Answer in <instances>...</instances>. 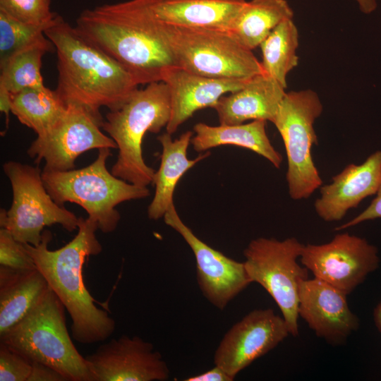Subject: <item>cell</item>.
<instances>
[{
	"label": "cell",
	"mask_w": 381,
	"mask_h": 381,
	"mask_svg": "<svg viewBox=\"0 0 381 381\" xmlns=\"http://www.w3.org/2000/svg\"><path fill=\"white\" fill-rule=\"evenodd\" d=\"M303 247L294 237L283 241L260 237L243 250V262L251 282L259 284L272 296L294 337L298 335L299 285L308 278V270L297 262Z\"/></svg>",
	"instance_id": "cell-10"
},
{
	"label": "cell",
	"mask_w": 381,
	"mask_h": 381,
	"mask_svg": "<svg viewBox=\"0 0 381 381\" xmlns=\"http://www.w3.org/2000/svg\"><path fill=\"white\" fill-rule=\"evenodd\" d=\"M32 363L6 344H0V381H28Z\"/></svg>",
	"instance_id": "cell-31"
},
{
	"label": "cell",
	"mask_w": 381,
	"mask_h": 381,
	"mask_svg": "<svg viewBox=\"0 0 381 381\" xmlns=\"http://www.w3.org/2000/svg\"><path fill=\"white\" fill-rule=\"evenodd\" d=\"M0 11L30 25H50L57 13L51 11V0H0Z\"/></svg>",
	"instance_id": "cell-29"
},
{
	"label": "cell",
	"mask_w": 381,
	"mask_h": 381,
	"mask_svg": "<svg viewBox=\"0 0 381 381\" xmlns=\"http://www.w3.org/2000/svg\"><path fill=\"white\" fill-rule=\"evenodd\" d=\"M93 381H165L169 368L153 344L122 335L85 356Z\"/></svg>",
	"instance_id": "cell-15"
},
{
	"label": "cell",
	"mask_w": 381,
	"mask_h": 381,
	"mask_svg": "<svg viewBox=\"0 0 381 381\" xmlns=\"http://www.w3.org/2000/svg\"><path fill=\"white\" fill-rule=\"evenodd\" d=\"M49 289L37 267L18 270L0 265V335L24 318Z\"/></svg>",
	"instance_id": "cell-22"
},
{
	"label": "cell",
	"mask_w": 381,
	"mask_h": 381,
	"mask_svg": "<svg viewBox=\"0 0 381 381\" xmlns=\"http://www.w3.org/2000/svg\"><path fill=\"white\" fill-rule=\"evenodd\" d=\"M52 25L26 24L0 11V62L20 50L46 40L44 31Z\"/></svg>",
	"instance_id": "cell-28"
},
{
	"label": "cell",
	"mask_w": 381,
	"mask_h": 381,
	"mask_svg": "<svg viewBox=\"0 0 381 381\" xmlns=\"http://www.w3.org/2000/svg\"><path fill=\"white\" fill-rule=\"evenodd\" d=\"M170 115V92L163 81L138 88L119 109L106 114L102 129L119 149L111 171L115 176L140 186L152 183L155 170L143 159V140L147 132L157 133L166 127Z\"/></svg>",
	"instance_id": "cell-4"
},
{
	"label": "cell",
	"mask_w": 381,
	"mask_h": 381,
	"mask_svg": "<svg viewBox=\"0 0 381 381\" xmlns=\"http://www.w3.org/2000/svg\"><path fill=\"white\" fill-rule=\"evenodd\" d=\"M293 18V9L286 0L246 1L229 32L253 51L279 23Z\"/></svg>",
	"instance_id": "cell-24"
},
{
	"label": "cell",
	"mask_w": 381,
	"mask_h": 381,
	"mask_svg": "<svg viewBox=\"0 0 381 381\" xmlns=\"http://www.w3.org/2000/svg\"><path fill=\"white\" fill-rule=\"evenodd\" d=\"M167 225L174 229L191 248L196 261V278L205 298L222 310L251 282L244 262L231 259L198 238L183 223L171 205L164 216Z\"/></svg>",
	"instance_id": "cell-13"
},
{
	"label": "cell",
	"mask_w": 381,
	"mask_h": 381,
	"mask_svg": "<svg viewBox=\"0 0 381 381\" xmlns=\"http://www.w3.org/2000/svg\"><path fill=\"white\" fill-rule=\"evenodd\" d=\"M3 170L11 184L13 200L9 210L1 209L0 226L16 241L37 246L44 227L56 224L69 232L78 229L79 217L52 199L38 167L8 161Z\"/></svg>",
	"instance_id": "cell-9"
},
{
	"label": "cell",
	"mask_w": 381,
	"mask_h": 381,
	"mask_svg": "<svg viewBox=\"0 0 381 381\" xmlns=\"http://www.w3.org/2000/svg\"><path fill=\"white\" fill-rule=\"evenodd\" d=\"M289 334L284 319L272 309L253 310L224 334L214 355V365L234 380L241 370Z\"/></svg>",
	"instance_id": "cell-14"
},
{
	"label": "cell",
	"mask_w": 381,
	"mask_h": 381,
	"mask_svg": "<svg viewBox=\"0 0 381 381\" xmlns=\"http://www.w3.org/2000/svg\"><path fill=\"white\" fill-rule=\"evenodd\" d=\"M299 259L314 277L346 295L363 283L380 264L376 246L347 232L335 235L326 243L303 245Z\"/></svg>",
	"instance_id": "cell-12"
},
{
	"label": "cell",
	"mask_w": 381,
	"mask_h": 381,
	"mask_svg": "<svg viewBox=\"0 0 381 381\" xmlns=\"http://www.w3.org/2000/svg\"><path fill=\"white\" fill-rule=\"evenodd\" d=\"M246 0H159L158 19L165 23L229 31Z\"/></svg>",
	"instance_id": "cell-21"
},
{
	"label": "cell",
	"mask_w": 381,
	"mask_h": 381,
	"mask_svg": "<svg viewBox=\"0 0 381 381\" xmlns=\"http://www.w3.org/2000/svg\"><path fill=\"white\" fill-rule=\"evenodd\" d=\"M97 229V223L90 218L79 217L76 235L59 249L48 248L52 235L47 230H44L38 246L23 243L49 286L68 311L72 321L73 338L82 344L103 341L116 328L115 320L106 310L96 306L97 301L84 283L85 262L90 256L97 255L102 250L95 234Z\"/></svg>",
	"instance_id": "cell-2"
},
{
	"label": "cell",
	"mask_w": 381,
	"mask_h": 381,
	"mask_svg": "<svg viewBox=\"0 0 381 381\" xmlns=\"http://www.w3.org/2000/svg\"><path fill=\"white\" fill-rule=\"evenodd\" d=\"M184 381H232L234 379L229 375L222 368L214 367L201 374L188 377Z\"/></svg>",
	"instance_id": "cell-34"
},
{
	"label": "cell",
	"mask_w": 381,
	"mask_h": 381,
	"mask_svg": "<svg viewBox=\"0 0 381 381\" xmlns=\"http://www.w3.org/2000/svg\"><path fill=\"white\" fill-rule=\"evenodd\" d=\"M359 10L364 14L373 13L377 7V0H353Z\"/></svg>",
	"instance_id": "cell-36"
},
{
	"label": "cell",
	"mask_w": 381,
	"mask_h": 381,
	"mask_svg": "<svg viewBox=\"0 0 381 381\" xmlns=\"http://www.w3.org/2000/svg\"><path fill=\"white\" fill-rule=\"evenodd\" d=\"M56 50V94L66 105L119 109L140 85L119 63L87 42L60 15L44 31Z\"/></svg>",
	"instance_id": "cell-3"
},
{
	"label": "cell",
	"mask_w": 381,
	"mask_h": 381,
	"mask_svg": "<svg viewBox=\"0 0 381 381\" xmlns=\"http://www.w3.org/2000/svg\"><path fill=\"white\" fill-rule=\"evenodd\" d=\"M176 66L213 78L249 80L263 73L253 51L228 31L190 28L162 22Z\"/></svg>",
	"instance_id": "cell-7"
},
{
	"label": "cell",
	"mask_w": 381,
	"mask_h": 381,
	"mask_svg": "<svg viewBox=\"0 0 381 381\" xmlns=\"http://www.w3.org/2000/svg\"><path fill=\"white\" fill-rule=\"evenodd\" d=\"M284 90L275 79L262 73L241 89L221 97L213 109L220 124H241L248 120L273 123Z\"/></svg>",
	"instance_id": "cell-19"
},
{
	"label": "cell",
	"mask_w": 381,
	"mask_h": 381,
	"mask_svg": "<svg viewBox=\"0 0 381 381\" xmlns=\"http://www.w3.org/2000/svg\"><path fill=\"white\" fill-rule=\"evenodd\" d=\"M110 156V148H100L96 159L83 168L42 171L44 186L56 203L79 205L105 234L113 232L121 219L116 205L150 195L147 186L131 183L109 172L107 160Z\"/></svg>",
	"instance_id": "cell-5"
},
{
	"label": "cell",
	"mask_w": 381,
	"mask_h": 381,
	"mask_svg": "<svg viewBox=\"0 0 381 381\" xmlns=\"http://www.w3.org/2000/svg\"><path fill=\"white\" fill-rule=\"evenodd\" d=\"M0 265L18 270L36 268L24 244L16 241L6 229H0Z\"/></svg>",
	"instance_id": "cell-30"
},
{
	"label": "cell",
	"mask_w": 381,
	"mask_h": 381,
	"mask_svg": "<svg viewBox=\"0 0 381 381\" xmlns=\"http://www.w3.org/2000/svg\"><path fill=\"white\" fill-rule=\"evenodd\" d=\"M0 110L5 114L8 125L9 112L11 111V93L2 86H0Z\"/></svg>",
	"instance_id": "cell-35"
},
{
	"label": "cell",
	"mask_w": 381,
	"mask_h": 381,
	"mask_svg": "<svg viewBox=\"0 0 381 381\" xmlns=\"http://www.w3.org/2000/svg\"><path fill=\"white\" fill-rule=\"evenodd\" d=\"M159 0H128L83 11L77 33L123 66L139 85L162 81L176 66L156 14Z\"/></svg>",
	"instance_id": "cell-1"
},
{
	"label": "cell",
	"mask_w": 381,
	"mask_h": 381,
	"mask_svg": "<svg viewBox=\"0 0 381 381\" xmlns=\"http://www.w3.org/2000/svg\"><path fill=\"white\" fill-rule=\"evenodd\" d=\"M381 183V151L371 154L361 164H348L320 188L314 208L325 222L340 221L349 210L367 197L375 195Z\"/></svg>",
	"instance_id": "cell-17"
},
{
	"label": "cell",
	"mask_w": 381,
	"mask_h": 381,
	"mask_svg": "<svg viewBox=\"0 0 381 381\" xmlns=\"http://www.w3.org/2000/svg\"><path fill=\"white\" fill-rule=\"evenodd\" d=\"M323 106L311 89L286 92L273 121L282 136L286 157V180L291 199H307L322 186L312 157L318 138L314 128Z\"/></svg>",
	"instance_id": "cell-8"
},
{
	"label": "cell",
	"mask_w": 381,
	"mask_h": 381,
	"mask_svg": "<svg viewBox=\"0 0 381 381\" xmlns=\"http://www.w3.org/2000/svg\"><path fill=\"white\" fill-rule=\"evenodd\" d=\"M298 30L291 18L279 23L259 46L263 73L275 79L284 89L289 73L298 64Z\"/></svg>",
	"instance_id": "cell-26"
},
{
	"label": "cell",
	"mask_w": 381,
	"mask_h": 381,
	"mask_svg": "<svg viewBox=\"0 0 381 381\" xmlns=\"http://www.w3.org/2000/svg\"><path fill=\"white\" fill-rule=\"evenodd\" d=\"M11 96V113L37 135L47 132L61 117L66 105L55 90L46 86L20 91Z\"/></svg>",
	"instance_id": "cell-25"
},
{
	"label": "cell",
	"mask_w": 381,
	"mask_h": 381,
	"mask_svg": "<svg viewBox=\"0 0 381 381\" xmlns=\"http://www.w3.org/2000/svg\"><path fill=\"white\" fill-rule=\"evenodd\" d=\"M193 136V132L188 131L175 140H172L171 134L167 132L157 137L162 151L160 165L155 171L152 181L155 192L147 209L150 219L164 217L174 204V193L180 179L188 169L210 155V152L207 151L194 159H188L187 150Z\"/></svg>",
	"instance_id": "cell-20"
},
{
	"label": "cell",
	"mask_w": 381,
	"mask_h": 381,
	"mask_svg": "<svg viewBox=\"0 0 381 381\" xmlns=\"http://www.w3.org/2000/svg\"><path fill=\"white\" fill-rule=\"evenodd\" d=\"M265 120H254L248 123L210 126L198 123L191 139L194 150L198 152L222 145H234L248 149L267 159L279 169L283 159L273 147L266 132Z\"/></svg>",
	"instance_id": "cell-23"
},
{
	"label": "cell",
	"mask_w": 381,
	"mask_h": 381,
	"mask_svg": "<svg viewBox=\"0 0 381 381\" xmlns=\"http://www.w3.org/2000/svg\"><path fill=\"white\" fill-rule=\"evenodd\" d=\"M346 296L318 278L304 279L298 289V316L318 337L333 344H342L359 327Z\"/></svg>",
	"instance_id": "cell-16"
},
{
	"label": "cell",
	"mask_w": 381,
	"mask_h": 381,
	"mask_svg": "<svg viewBox=\"0 0 381 381\" xmlns=\"http://www.w3.org/2000/svg\"><path fill=\"white\" fill-rule=\"evenodd\" d=\"M62 302L50 289L19 322L0 335L1 343L31 362L46 364L68 381H93L86 360L69 335Z\"/></svg>",
	"instance_id": "cell-6"
},
{
	"label": "cell",
	"mask_w": 381,
	"mask_h": 381,
	"mask_svg": "<svg viewBox=\"0 0 381 381\" xmlns=\"http://www.w3.org/2000/svg\"><path fill=\"white\" fill-rule=\"evenodd\" d=\"M103 122L101 114L80 106L66 105L57 121L44 134L37 135L27 154L37 164L44 160V169H73L75 159L88 150L117 148L114 140L102 131Z\"/></svg>",
	"instance_id": "cell-11"
},
{
	"label": "cell",
	"mask_w": 381,
	"mask_h": 381,
	"mask_svg": "<svg viewBox=\"0 0 381 381\" xmlns=\"http://www.w3.org/2000/svg\"><path fill=\"white\" fill-rule=\"evenodd\" d=\"M375 195L376 196L366 209L351 220L337 226L334 229L335 231L344 230L365 221L381 218V183Z\"/></svg>",
	"instance_id": "cell-32"
},
{
	"label": "cell",
	"mask_w": 381,
	"mask_h": 381,
	"mask_svg": "<svg viewBox=\"0 0 381 381\" xmlns=\"http://www.w3.org/2000/svg\"><path fill=\"white\" fill-rule=\"evenodd\" d=\"M32 371L28 381H68L56 369L39 362H32Z\"/></svg>",
	"instance_id": "cell-33"
},
{
	"label": "cell",
	"mask_w": 381,
	"mask_h": 381,
	"mask_svg": "<svg viewBox=\"0 0 381 381\" xmlns=\"http://www.w3.org/2000/svg\"><path fill=\"white\" fill-rule=\"evenodd\" d=\"M373 320L375 325L381 334V301L377 304L373 310Z\"/></svg>",
	"instance_id": "cell-37"
},
{
	"label": "cell",
	"mask_w": 381,
	"mask_h": 381,
	"mask_svg": "<svg viewBox=\"0 0 381 381\" xmlns=\"http://www.w3.org/2000/svg\"><path fill=\"white\" fill-rule=\"evenodd\" d=\"M249 80L205 77L178 66L167 68L162 76L171 97V115L165 127L167 132L172 135L195 111L213 108L224 94L241 89Z\"/></svg>",
	"instance_id": "cell-18"
},
{
	"label": "cell",
	"mask_w": 381,
	"mask_h": 381,
	"mask_svg": "<svg viewBox=\"0 0 381 381\" xmlns=\"http://www.w3.org/2000/svg\"><path fill=\"white\" fill-rule=\"evenodd\" d=\"M54 47L47 38L14 53L0 62V86L11 94L25 89L45 87L41 73L42 57Z\"/></svg>",
	"instance_id": "cell-27"
}]
</instances>
